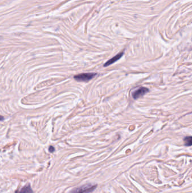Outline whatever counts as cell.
Wrapping results in <instances>:
<instances>
[{
    "instance_id": "cell-1",
    "label": "cell",
    "mask_w": 192,
    "mask_h": 193,
    "mask_svg": "<svg viewBox=\"0 0 192 193\" xmlns=\"http://www.w3.org/2000/svg\"><path fill=\"white\" fill-rule=\"evenodd\" d=\"M96 185L86 184L73 189L70 193H90L93 192L96 189Z\"/></svg>"
},
{
    "instance_id": "cell-2",
    "label": "cell",
    "mask_w": 192,
    "mask_h": 193,
    "mask_svg": "<svg viewBox=\"0 0 192 193\" xmlns=\"http://www.w3.org/2000/svg\"><path fill=\"white\" fill-rule=\"evenodd\" d=\"M96 75V73H84L75 76L74 78L77 81L88 82L95 77Z\"/></svg>"
},
{
    "instance_id": "cell-3",
    "label": "cell",
    "mask_w": 192,
    "mask_h": 193,
    "mask_svg": "<svg viewBox=\"0 0 192 193\" xmlns=\"http://www.w3.org/2000/svg\"><path fill=\"white\" fill-rule=\"evenodd\" d=\"M149 92V89L145 87H141L137 90H135L132 93V96L135 99L140 98L142 96H144Z\"/></svg>"
},
{
    "instance_id": "cell-4",
    "label": "cell",
    "mask_w": 192,
    "mask_h": 193,
    "mask_svg": "<svg viewBox=\"0 0 192 193\" xmlns=\"http://www.w3.org/2000/svg\"><path fill=\"white\" fill-rule=\"evenodd\" d=\"M124 54V52H121V53H119L117 54L115 57H113V58H111L109 60H108L106 63L104 65V67H108V66L112 65L113 63H115V62L118 60L120 58H122Z\"/></svg>"
},
{
    "instance_id": "cell-5",
    "label": "cell",
    "mask_w": 192,
    "mask_h": 193,
    "mask_svg": "<svg viewBox=\"0 0 192 193\" xmlns=\"http://www.w3.org/2000/svg\"><path fill=\"white\" fill-rule=\"evenodd\" d=\"M15 193H33V191L30 185V184H27L23 186L21 189H18L15 191Z\"/></svg>"
},
{
    "instance_id": "cell-6",
    "label": "cell",
    "mask_w": 192,
    "mask_h": 193,
    "mask_svg": "<svg viewBox=\"0 0 192 193\" xmlns=\"http://www.w3.org/2000/svg\"><path fill=\"white\" fill-rule=\"evenodd\" d=\"M184 144L186 146H191L192 144V136L186 137L184 138Z\"/></svg>"
},
{
    "instance_id": "cell-7",
    "label": "cell",
    "mask_w": 192,
    "mask_h": 193,
    "mask_svg": "<svg viewBox=\"0 0 192 193\" xmlns=\"http://www.w3.org/2000/svg\"><path fill=\"white\" fill-rule=\"evenodd\" d=\"M48 150L50 153H53L55 151V148L53 146H50V147L48 149Z\"/></svg>"
},
{
    "instance_id": "cell-8",
    "label": "cell",
    "mask_w": 192,
    "mask_h": 193,
    "mask_svg": "<svg viewBox=\"0 0 192 193\" xmlns=\"http://www.w3.org/2000/svg\"><path fill=\"white\" fill-rule=\"evenodd\" d=\"M3 120V117L0 115V121H1V120Z\"/></svg>"
}]
</instances>
